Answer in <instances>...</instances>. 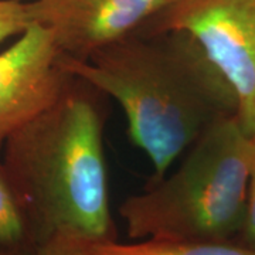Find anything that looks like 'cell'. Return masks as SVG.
Masks as SVG:
<instances>
[{
  "instance_id": "obj_1",
  "label": "cell",
  "mask_w": 255,
  "mask_h": 255,
  "mask_svg": "<svg viewBox=\"0 0 255 255\" xmlns=\"http://www.w3.org/2000/svg\"><path fill=\"white\" fill-rule=\"evenodd\" d=\"M65 73L118 102L132 142L160 180L211 122L237 115L236 97L190 36L137 30L85 60L60 57Z\"/></svg>"
},
{
  "instance_id": "obj_2",
  "label": "cell",
  "mask_w": 255,
  "mask_h": 255,
  "mask_svg": "<svg viewBox=\"0 0 255 255\" xmlns=\"http://www.w3.org/2000/svg\"><path fill=\"white\" fill-rule=\"evenodd\" d=\"M73 82L4 143L3 164L36 246L55 237L117 240L102 114L97 101Z\"/></svg>"
},
{
  "instance_id": "obj_3",
  "label": "cell",
  "mask_w": 255,
  "mask_h": 255,
  "mask_svg": "<svg viewBox=\"0 0 255 255\" xmlns=\"http://www.w3.org/2000/svg\"><path fill=\"white\" fill-rule=\"evenodd\" d=\"M251 135L236 114L220 117L173 173L119 207L132 240L233 241L246 217Z\"/></svg>"
},
{
  "instance_id": "obj_4",
  "label": "cell",
  "mask_w": 255,
  "mask_h": 255,
  "mask_svg": "<svg viewBox=\"0 0 255 255\" xmlns=\"http://www.w3.org/2000/svg\"><path fill=\"white\" fill-rule=\"evenodd\" d=\"M143 27L190 36L227 82L237 117L255 132V0H169Z\"/></svg>"
},
{
  "instance_id": "obj_5",
  "label": "cell",
  "mask_w": 255,
  "mask_h": 255,
  "mask_svg": "<svg viewBox=\"0 0 255 255\" xmlns=\"http://www.w3.org/2000/svg\"><path fill=\"white\" fill-rule=\"evenodd\" d=\"M60 57L50 31L40 24H31L0 53V147L50 108L73 82Z\"/></svg>"
},
{
  "instance_id": "obj_6",
  "label": "cell",
  "mask_w": 255,
  "mask_h": 255,
  "mask_svg": "<svg viewBox=\"0 0 255 255\" xmlns=\"http://www.w3.org/2000/svg\"><path fill=\"white\" fill-rule=\"evenodd\" d=\"M169 0H34L33 24L46 27L64 57L85 60L142 28Z\"/></svg>"
},
{
  "instance_id": "obj_7",
  "label": "cell",
  "mask_w": 255,
  "mask_h": 255,
  "mask_svg": "<svg viewBox=\"0 0 255 255\" xmlns=\"http://www.w3.org/2000/svg\"><path fill=\"white\" fill-rule=\"evenodd\" d=\"M88 255H255V250L234 241H170L146 238L137 243H82Z\"/></svg>"
},
{
  "instance_id": "obj_8",
  "label": "cell",
  "mask_w": 255,
  "mask_h": 255,
  "mask_svg": "<svg viewBox=\"0 0 255 255\" xmlns=\"http://www.w3.org/2000/svg\"><path fill=\"white\" fill-rule=\"evenodd\" d=\"M37 247L26 214L11 186L3 162H0V251Z\"/></svg>"
},
{
  "instance_id": "obj_9",
  "label": "cell",
  "mask_w": 255,
  "mask_h": 255,
  "mask_svg": "<svg viewBox=\"0 0 255 255\" xmlns=\"http://www.w3.org/2000/svg\"><path fill=\"white\" fill-rule=\"evenodd\" d=\"M33 24L28 4L20 0H0V43L23 34Z\"/></svg>"
},
{
  "instance_id": "obj_10",
  "label": "cell",
  "mask_w": 255,
  "mask_h": 255,
  "mask_svg": "<svg viewBox=\"0 0 255 255\" xmlns=\"http://www.w3.org/2000/svg\"><path fill=\"white\" fill-rule=\"evenodd\" d=\"M241 244L255 250V132L251 135V156H250V177L247 190L246 217L240 233Z\"/></svg>"
},
{
  "instance_id": "obj_11",
  "label": "cell",
  "mask_w": 255,
  "mask_h": 255,
  "mask_svg": "<svg viewBox=\"0 0 255 255\" xmlns=\"http://www.w3.org/2000/svg\"><path fill=\"white\" fill-rule=\"evenodd\" d=\"M36 255H88L81 241L55 237L37 246Z\"/></svg>"
},
{
  "instance_id": "obj_12",
  "label": "cell",
  "mask_w": 255,
  "mask_h": 255,
  "mask_svg": "<svg viewBox=\"0 0 255 255\" xmlns=\"http://www.w3.org/2000/svg\"><path fill=\"white\" fill-rule=\"evenodd\" d=\"M37 247L23 248V250H14V251H0V255H36Z\"/></svg>"
}]
</instances>
